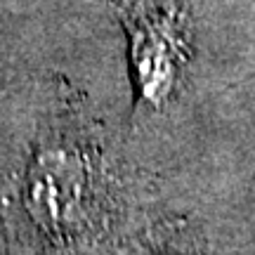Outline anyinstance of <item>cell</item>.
I'll list each match as a JSON object with an SVG mask.
<instances>
[{
  "label": "cell",
  "instance_id": "1",
  "mask_svg": "<svg viewBox=\"0 0 255 255\" xmlns=\"http://www.w3.org/2000/svg\"><path fill=\"white\" fill-rule=\"evenodd\" d=\"M126 28L137 104L161 109L191 57V24L182 0H114Z\"/></svg>",
  "mask_w": 255,
  "mask_h": 255
},
{
  "label": "cell",
  "instance_id": "2",
  "mask_svg": "<svg viewBox=\"0 0 255 255\" xmlns=\"http://www.w3.org/2000/svg\"><path fill=\"white\" fill-rule=\"evenodd\" d=\"M97 189V168L81 146L47 142L26 175V208L50 234H69L88 218Z\"/></svg>",
  "mask_w": 255,
  "mask_h": 255
}]
</instances>
